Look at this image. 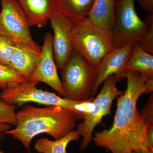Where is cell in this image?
<instances>
[{
    "label": "cell",
    "instance_id": "obj_1",
    "mask_svg": "<svg viewBox=\"0 0 153 153\" xmlns=\"http://www.w3.org/2000/svg\"><path fill=\"white\" fill-rule=\"evenodd\" d=\"M127 87L117 98V108L112 126L94 134L96 146L111 153H132L138 150H153L146 137V126L140 116L137 104L144 94L152 93L153 82L136 71L127 73Z\"/></svg>",
    "mask_w": 153,
    "mask_h": 153
},
{
    "label": "cell",
    "instance_id": "obj_2",
    "mask_svg": "<svg viewBox=\"0 0 153 153\" xmlns=\"http://www.w3.org/2000/svg\"><path fill=\"white\" fill-rule=\"evenodd\" d=\"M15 128L5 133L19 140L29 152L33 139L47 134L55 140L63 137L74 130L82 117L72 110L58 106L38 108L25 105L16 114Z\"/></svg>",
    "mask_w": 153,
    "mask_h": 153
},
{
    "label": "cell",
    "instance_id": "obj_3",
    "mask_svg": "<svg viewBox=\"0 0 153 153\" xmlns=\"http://www.w3.org/2000/svg\"><path fill=\"white\" fill-rule=\"evenodd\" d=\"M39 82L27 81L23 83H12L2 89L0 97L7 104L22 106L28 102H35L46 106H58L72 110L82 117L94 109L93 99L77 101L62 98L55 93L38 89Z\"/></svg>",
    "mask_w": 153,
    "mask_h": 153
},
{
    "label": "cell",
    "instance_id": "obj_4",
    "mask_svg": "<svg viewBox=\"0 0 153 153\" xmlns=\"http://www.w3.org/2000/svg\"><path fill=\"white\" fill-rule=\"evenodd\" d=\"M74 52L98 67L105 55L115 48L112 32L97 26L87 18L74 25L70 34Z\"/></svg>",
    "mask_w": 153,
    "mask_h": 153
},
{
    "label": "cell",
    "instance_id": "obj_5",
    "mask_svg": "<svg viewBox=\"0 0 153 153\" xmlns=\"http://www.w3.org/2000/svg\"><path fill=\"white\" fill-rule=\"evenodd\" d=\"M61 70L64 98L84 101L92 97L98 67L92 66L82 56L74 52Z\"/></svg>",
    "mask_w": 153,
    "mask_h": 153
},
{
    "label": "cell",
    "instance_id": "obj_6",
    "mask_svg": "<svg viewBox=\"0 0 153 153\" xmlns=\"http://www.w3.org/2000/svg\"><path fill=\"white\" fill-rule=\"evenodd\" d=\"M135 1H116L115 22L112 31L115 48L137 43L149 30V24L140 19L136 12Z\"/></svg>",
    "mask_w": 153,
    "mask_h": 153
},
{
    "label": "cell",
    "instance_id": "obj_7",
    "mask_svg": "<svg viewBox=\"0 0 153 153\" xmlns=\"http://www.w3.org/2000/svg\"><path fill=\"white\" fill-rule=\"evenodd\" d=\"M101 91L92 103L94 109L82 116L83 122L76 126V130L83 138L80 145V150L83 152L93 141L92 134L95 127L101 122L105 116L110 115L112 102L118 96L123 94L124 91L117 89L115 75H111L105 80Z\"/></svg>",
    "mask_w": 153,
    "mask_h": 153
},
{
    "label": "cell",
    "instance_id": "obj_8",
    "mask_svg": "<svg viewBox=\"0 0 153 153\" xmlns=\"http://www.w3.org/2000/svg\"><path fill=\"white\" fill-rule=\"evenodd\" d=\"M0 1V35L7 37L16 46L41 48L32 38L31 27L18 1Z\"/></svg>",
    "mask_w": 153,
    "mask_h": 153
},
{
    "label": "cell",
    "instance_id": "obj_9",
    "mask_svg": "<svg viewBox=\"0 0 153 153\" xmlns=\"http://www.w3.org/2000/svg\"><path fill=\"white\" fill-rule=\"evenodd\" d=\"M49 20L54 32L52 47L54 60L57 68L61 69L74 52L70 34L74 24L56 10Z\"/></svg>",
    "mask_w": 153,
    "mask_h": 153
},
{
    "label": "cell",
    "instance_id": "obj_10",
    "mask_svg": "<svg viewBox=\"0 0 153 153\" xmlns=\"http://www.w3.org/2000/svg\"><path fill=\"white\" fill-rule=\"evenodd\" d=\"M52 39L53 36L51 33H46L41 55L30 81L44 82L64 97L65 93L54 60Z\"/></svg>",
    "mask_w": 153,
    "mask_h": 153
},
{
    "label": "cell",
    "instance_id": "obj_11",
    "mask_svg": "<svg viewBox=\"0 0 153 153\" xmlns=\"http://www.w3.org/2000/svg\"><path fill=\"white\" fill-rule=\"evenodd\" d=\"M134 44L120 48H114L105 55L98 66V76L94 88L92 97L96 95L99 88L111 75L116 78L126 64L133 51Z\"/></svg>",
    "mask_w": 153,
    "mask_h": 153
},
{
    "label": "cell",
    "instance_id": "obj_12",
    "mask_svg": "<svg viewBox=\"0 0 153 153\" xmlns=\"http://www.w3.org/2000/svg\"><path fill=\"white\" fill-rule=\"evenodd\" d=\"M31 27H44L54 13L56 0H17Z\"/></svg>",
    "mask_w": 153,
    "mask_h": 153
},
{
    "label": "cell",
    "instance_id": "obj_13",
    "mask_svg": "<svg viewBox=\"0 0 153 153\" xmlns=\"http://www.w3.org/2000/svg\"><path fill=\"white\" fill-rule=\"evenodd\" d=\"M134 71L139 72L146 79H153V55L146 52L137 43L134 44L133 51L130 58L116 78L117 82L125 78L127 73Z\"/></svg>",
    "mask_w": 153,
    "mask_h": 153
},
{
    "label": "cell",
    "instance_id": "obj_14",
    "mask_svg": "<svg viewBox=\"0 0 153 153\" xmlns=\"http://www.w3.org/2000/svg\"><path fill=\"white\" fill-rule=\"evenodd\" d=\"M40 48L16 46L10 66L30 81L41 54Z\"/></svg>",
    "mask_w": 153,
    "mask_h": 153
},
{
    "label": "cell",
    "instance_id": "obj_15",
    "mask_svg": "<svg viewBox=\"0 0 153 153\" xmlns=\"http://www.w3.org/2000/svg\"><path fill=\"white\" fill-rule=\"evenodd\" d=\"M115 0H94L88 18L100 27L112 32L115 22Z\"/></svg>",
    "mask_w": 153,
    "mask_h": 153
},
{
    "label": "cell",
    "instance_id": "obj_16",
    "mask_svg": "<svg viewBox=\"0 0 153 153\" xmlns=\"http://www.w3.org/2000/svg\"><path fill=\"white\" fill-rule=\"evenodd\" d=\"M94 0H56V10L75 25L87 18Z\"/></svg>",
    "mask_w": 153,
    "mask_h": 153
},
{
    "label": "cell",
    "instance_id": "obj_17",
    "mask_svg": "<svg viewBox=\"0 0 153 153\" xmlns=\"http://www.w3.org/2000/svg\"><path fill=\"white\" fill-rule=\"evenodd\" d=\"M80 137L78 131L74 130L63 137L55 140L41 138L36 141L34 149L39 153H67L68 144L78 141Z\"/></svg>",
    "mask_w": 153,
    "mask_h": 153
},
{
    "label": "cell",
    "instance_id": "obj_18",
    "mask_svg": "<svg viewBox=\"0 0 153 153\" xmlns=\"http://www.w3.org/2000/svg\"><path fill=\"white\" fill-rule=\"evenodd\" d=\"M27 81L13 68L0 64V88L4 89L12 83H23Z\"/></svg>",
    "mask_w": 153,
    "mask_h": 153
},
{
    "label": "cell",
    "instance_id": "obj_19",
    "mask_svg": "<svg viewBox=\"0 0 153 153\" xmlns=\"http://www.w3.org/2000/svg\"><path fill=\"white\" fill-rule=\"evenodd\" d=\"M16 47L10 39L0 35V64L10 66Z\"/></svg>",
    "mask_w": 153,
    "mask_h": 153
},
{
    "label": "cell",
    "instance_id": "obj_20",
    "mask_svg": "<svg viewBox=\"0 0 153 153\" xmlns=\"http://www.w3.org/2000/svg\"><path fill=\"white\" fill-rule=\"evenodd\" d=\"M144 21L149 25V30L144 36L137 44L142 49L151 55L153 54V15L147 14L145 17Z\"/></svg>",
    "mask_w": 153,
    "mask_h": 153
},
{
    "label": "cell",
    "instance_id": "obj_21",
    "mask_svg": "<svg viewBox=\"0 0 153 153\" xmlns=\"http://www.w3.org/2000/svg\"><path fill=\"white\" fill-rule=\"evenodd\" d=\"M18 107L7 104L0 97V123L16 126V109Z\"/></svg>",
    "mask_w": 153,
    "mask_h": 153
},
{
    "label": "cell",
    "instance_id": "obj_22",
    "mask_svg": "<svg viewBox=\"0 0 153 153\" xmlns=\"http://www.w3.org/2000/svg\"><path fill=\"white\" fill-rule=\"evenodd\" d=\"M140 116L147 128H153V94L151 93L147 102L139 112Z\"/></svg>",
    "mask_w": 153,
    "mask_h": 153
},
{
    "label": "cell",
    "instance_id": "obj_23",
    "mask_svg": "<svg viewBox=\"0 0 153 153\" xmlns=\"http://www.w3.org/2000/svg\"><path fill=\"white\" fill-rule=\"evenodd\" d=\"M137 1L148 14L153 15V0H137Z\"/></svg>",
    "mask_w": 153,
    "mask_h": 153
},
{
    "label": "cell",
    "instance_id": "obj_24",
    "mask_svg": "<svg viewBox=\"0 0 153 153\" xmlns=\"http://www.w3.org/2000/svg\"><path fill=\"white\" fill-rule=\"evenodd\" d=\"M12 126L8 124L0 123V140L4 139L5 133L12 128Z\"/></svg>",
    "mask_w": 153,
    "mask_h": 153
},
{
    "label": "cell",
    "instance_id": "obj_25",
    "mask_svg": "<svg viewBox=\"0 0 153 153\" xmlns=\"http://www.w3.org/2000/svg\"><path fill=\"white\" fill-rule=\"evenodd\" d=\"M146 137L149 144L153 148V128H147L146 131Z\"/></svg>",
    "mask_w": 153,
    "mask_h": 153
},
{
    "label": "cell",
    "instance_id": "obj_26",
    "mask_svg": "<svg viewBox=\"0 0 153 153\" xmlns=\"http://www.w3.org/2000/svg\"><path fill=\"white\" fill-rule=\"evenodd\" d=\"M132 153H153V150H138L134 151Z\"/></svg>",
    "mask_w": 153,
    "mask_h": 153
},
{
    "label": "cell",
    "instance_id": "obj_27",
    "mask_svg": "<svg viewBox=\"0 0 153 153\" xmlns=\"http://www.w3.org/2000/svg\"><path fill=\"white\" fill-rule=\"evenodd\" d=\"M0 153H5L4 152H3V151H2L0 149Z\"/></svg>",
    "mask_w": 153,
    "mask_h": 153
}]
</instances>
